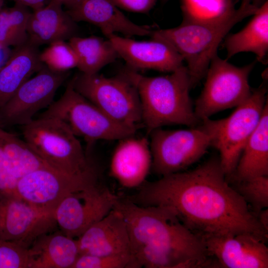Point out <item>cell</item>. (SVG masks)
<instances>
[{
    "instance_id": "1",
    "label": "cell",
    "mask_w": 268,
    "mask_h": 268,
    "mask_svg": "<svg viewBox=\"0 0 268 268\" xmlns=\"http://www.w3.org/2000/svg\"><path fill=\"white\" fill-rule=\"evenodd\" d=\"M129 199L138 205L172 211L198 235L250 233L267 242L268 232L258 215L231 187L216 156L195 169L145 181Z\"/></svg>"
},
{
    "instance_id": "2",
    "label": "cell",
    "mask_w": 268,
    "mask_h": 268,
    "mask_svg": "<svg viewBox=\"0 0 268 268\" xmlns=\"http://www.w3.org/2000/svg\"><path fill=\"white\" fill-rule=\"evenodd\" d=\"M114 208L126 223L134 268L216 266L201 238L166 208L141 206L119 196Z\"/></svg>"
},
{
    "instance_id": "3",
    "label": "cell",
    "mask_w": 268,
    "mask_h": 268,
    "mask_svg": "<svg viewBox=\"0 0 268 268\" xmlns=\"http://www.w3.org/2000/svg\"><path fill=\"white\" fill-rule=\"evenodd\" d=\"M125 69L137 88L142 126L148 133L168 125L194 127L201 122L190 96L193 85L187 67L183 65L169 74L153 77L142 75L128 67Z\"/></svg>"
},
{
    "instance_id": "4",
    "label": "cell",
    "mask_w": 268,
    "mask_h": 268,
    "mask_svg": "<svg viewBox=\"0 0 268 268\" xmlns=\"http://www.w3.org/2000/svg\"><path fill=\"white\" fill-rule=\"evenodd\" d=\"M258 8L240 4L237 12L226 21L213 24L182 22L174 28L152 31L150 36L167 43L181 56L194 87L205 77L220 43L230 30Z\"/></svg>"
},
{
    "instance_id": "5",
    "label": "cell",
    "mask_w": 268,
    "mask_h": 268,
    "mask_svg": "<svg viewBox=\"0 0 268 268\" xmlns=\"http://www.w3.org/2000/svg\"><path fill=\"white\" fill-rule=\"evenodd\" d=\"M24 140L48 165L77 175L97 167L66 123L54 117L34 119L22 126Z\"/></svg>"
},
{
    "instance_id": "6",
    "label": "cell",
    "mask_w": 268,
    "mask_h": 268,
    "mask_svg": "<svg viewBox=\"0 0 268 268\" xmlns=\"http://www.w3.org/2000/svg\"><path fill=\"white\" fill-rule=\"evenodd\" d=\"M267 91L263 85L252 90L249 97L226 118L201 121L200 127L209 136L210 146L219 152L227 180L233 174L247 141L259 123L268 102Z\"/></svg>"
},
{
    "instance_id": "7",
    "label": "cell",
    "mask_w": 268,
    "mask_h": 268,
    "mask_svg": "<svg viewBox=\"0 0 268 268\" xmlns=\"http://www.w3.org/2000/svg\"><path fill=\"white\" fill-rule=\"evenodd\" d=\"M71 81L77 92L114 120L137 129L143 126L138 92L125 68L112 77L80 72Z\"/></svg>"
},
{
    "instance_id": "8",
    "label": "cell",
    "mask_w": 268,
    "mask_h": 268,
    "mask_svg": "<svg viewBox=\"0 0 268 268\" xmlns=\"http://www.w3.org/2000/svg\"><path fill=\"white\" fill-rule=\"evenodd\" d=\"M40 117L62 120L75 135L82 137L89 144L100 140H120L134 135L138 130L111 118L77 92L71 80L62 96Z\"/></svg>"
},
{
    "instance_id": "9",
    "label": "cell",
    "mask_w": 268,
    "mask_h": 268,
    "mask_svg": "<svg viewBox=\"0 0 268 268\" xmlns=\"http://www.w3.org/2000/svg\"><path fill=\"white\" fill-rule=\"evenodd\" d=\"M254 66L251 63L241 67L234 66L216 55L205 77L203 88L194 109L201 121L225 109L237 107L250 95L249 76Z\"/></svg>"
},
{
    "instance_id": "10",
    "label": "cell",
    "mask_w": 268,
    "mask_h": 268,
    "mask_svg": "<svg viewBox=\"0 0 268 268\" xmlns=\"http://www.w3.org/2000/svg\"><path fill=\"white\" fill-rule=\"evenodd\" d=\"M151 169L160 176L181 172L199 160L210 146L200 127L176 130L156 129L150 133Z\"/></svg>"
},
{
    "instance_id": "11",
    "label": "cell",
    "mask_w": 268,
    "mask_h": 268,
    "mask_svg": "<svg viewBox=\"0 0 268 268\" xmlns=\"http://www.w3.org/2000/svg\"><path fill=\"white\" fill-rule=\"evenodd\" d=\"M99 175L97 168L83 174L72 175L47 165L19 178L16 194L33 206L54 212L68 195L99 182Z\"/></svg>"
},
{
    "instance_id": "12",
    "label": "cell",
    "mask_w": 268,
    "mask_h": 268,
    "mask_svg": "<svg viewBox=\"0 0 268 268\" xmlns=\"http://www.w3.org/2000/svg\"><path fill=\"white\" fill-rule=\"evenodd\" d=\"M118 197L100 182L74 192L56 208V223L62 233L77 238L114 208Z\"/></svg>"
},
{
    "instance_id": "13",
    "label": "cell",
    "mask_w": 268,
    "mask_h": 268,
    "mask_svg": "<svg viewBox=\"0 0 268 268\" xmlns=\"http://www.w3.org/2000/svg\"><path fill=\"white\" fill-rule=\"evenodd\" d=\"M67 76V71H55L44 65L0 109L1 125L22 126L30 123L38 112L52 104L57 90Z\"/></svg>"
},
{
    "instance_id": "14",
    "label": "cell",
    "mask_w": 268,
    "mask_h": 268,
    "mask_svg": "<svg viewBox=\"0 0 268 268\" xmlns=\"http://www.w3.org/2000/svg\"><path fill=\"white\" fill-rule=\"evenodd\" d=\"M57 224L54 212L37 208L18 196L0 191V239L29 248Z\"/></svg>"
},
{
    "instance_id": "15",
    "label": "cell",
    "mask_w": 268,
    "mask_h": 268,
    "mask_svg": "<svg viewBox=\"0 0 268 268\" xmlns=\"http://www.w3.org/2000/svg\"><path fill=\"white\" fill-rule=\"evenodd\" d=\"M208 255L218 267L267 268L266 242L250 233L199 235Z\"/></svg>"
},
{
    "instance_id": "16",
    "label": "cell",
    "mask_w": 268,
    "mask_h": 268,
    "mask_svg": "<svg viewBox=\"0 0 268 268\" xmlns=\"http://www.w3.org/2000/svg\"><path fill=\"white\" fill-rule=\"evenodd\" d=\"M127 67L171 72L183 66V59L170 45L156 39L136 41L116 34L107 37Z\"/></svg>"
},
{
    "instance_id": "17",
    "label": "cell",
    "mask_w": 268,
    "mask_h": 268,
    "mask_svg": "<svg viewBox=\"0 0 268 268\" xmlns=\"http://www.w3.org/2000/svg\"><path fill=\"white\" fill-rule=\"evenodd\" d=\"M76 239L79 255L131 256L126 223L115 208Z\"/></svg>"
},
{
    "instance_id": "18",
    "label": "cell",
    "mask_w": 268,
    "mask_h": 268,
    "mask_svg": "<svg viewBox=\"0 0 268 268\" xmlns=\"http://www.w3.org/2000/svg\"><path fill=\"white\" fill-rule=\"evenodd\" d=\"M131 135L119 140L111 157L110 174L122 187H140L152 165L149 141L144 137Z\"/></svg>"
},
{
    "instance_id": "19",
    "label": "cell",
    "mask_w": 268,
    "mask_h": 268,
    "mask_svg": "<svg viewBox=\"0 0 268 268\" xmlns=\"http://www.w3.org/2000/svg\"><path fill=\"white\" fill-rule=\"evenodd\" d=\"M67 8V12L75 22L94 24L106 37L117 33L127 37L151 36L153 31L130 20L111 0H79Z\"/></svg>"
},
{
    "instance_id": "20",
    "label": "cell",
    "mask_w": 268,
    "mask_h": 268,
    "mask_svg": "<svg viewBox=\"0 0 268 268\" xmlns=\"http://www.w3.org/2000/svg\"><path fill=\"white\" fill-rule=\"evenodd\" d=\"M63 5L50 0L31 12L27 24L28 42L39 47L77 36L75 22L63 9Z\"/></svg>"
},
{
    "instance_id": "21",
    "label": "cell",
    "mask_w": 268,
    "mask_h": 268,
    "mask_svg": "<svg viewBox=\"0 0 268 268\" xmlns=\"http://www.w3.org/2000/svg\"><path fill=\"white\" fill-rule=\"evenodd\" d=\"M40 51L29 42L15 48L5 64L0 68V109L19 88L44 66Z\"/></svg>"
},
{
    "instance_id": "22",
    "label": "cell",
    "mask_w": 268,
    "mask_h": 268,
    "mask_svg": "<svg viewBox=\"0 0 268 268\" xmlns=\"http://www.w3.org/2000/svg\"><path fill=\"white\" fill-rule=\"evenodd\" d=\"M29 268H71L79 255L76 239L63 233H48L29 248Z\"/></svg>"
},
{
    "instance_id": "23",
    "label": "cell",
    "mask_w": 268,
    "mask_h": 268,
    "mask_svg": "<svg viewBox=\"0 0 268 268\" xmlns=\"http://www.w3.org/2000/svg\"><path fill=\"white\" fill-rule=\"evenodd\" d=\"M268 176V102L257 128L247 141L229 179L236 182Z\"/></svg>"
},
{
    "instance_id": "24",
    "label": "cell",
    "mask_w": 268,
    "mask_h": 268,
    "mask_svg": "<svg viewBox=\"0 0 268 268\" xmlns=\"http://www.w3.org/2000/svg\"><path fill=\"white\" fill-rule=\"evenodd\" d=\"M253 15L244 28L226 38L227 60L241 52H252L259 62L265 60L268 51V0Z\"/></svg>"
},
{
    "instance_id": "25",
    "label": "cell",
    "mask_w": 268,
    "mask_h": 268,
    "mask_svg": "<svg viewBox=\"0 0 268 268\" xmlns=\"http://www.w3.org/2000/svg\"><path fill=\"white\" fill-rule=\"evenodd\" d=\"M77 58L80 72L94 74L120 56L111 42L97 36H74L68 40Z\"/></svg>"
},
{
    "instance_id": "26",
    "label": "cell",
    "mask_w": 268,
    "mask_h": 268,
    "mask_svg": "<svg viewBox=\"0 0 268 268\" xmlns=\"http://www.w3.org/2000/svg\"><path fill=\"white\" fill-rule=\"evenodd\" d=\"M184 22L213 24L226 21L238 11L234 0H180Z\"/></svg>"
},
{
    "instance_id": "27",
    "label": "cell",
    "mask_w": 268,
    "mask_h": 268,
    "mask_svg": "<svg viewBox=\"0 0 268 268\" xmlns=\"http://www.w3.org/2000/svg\"><path fill=\"white\" fill-rule=\"evenodd\" d=\"M28 7L15 3L0 11V47L20 46L28 42Z\"/></svg>"
},
{
    "instance_id": "28",
    "label": "cell",
    "mask_w": 268,
    "mask_h": 268,
    "mask_svg": "<svg viewBox=\"0 0 268 268\" xmlns=\"http://www.w3.org/2000/svg\"><path fill=\"white\" fill-rule=\"evenodd\" d=\"M41 62L50 69L67 72L77 67V58L68 42L64 40L54 42L40 53Z\"/></svg>"
},
{
    "instance_id": "29",
    "label": "cell",
    "mask_w": 268,
    "mask_h": 268,
    "mask_svg": "<svg viewBox=\"0 0 268 268\" xmlns=\"http://www.w3.org/2000/svg\"><path fill=\"white\" fill-rule=\"evenodd\" d=\"M234 190L250 204L253 211L258 215L268 206V176L252 178L237 182Z\"/></svg>"
},
{
    "instance_id": "30",
    "label": "cell",
    "mask_w": 268,
    "mask_h": 268,
    "mask_svg": "<svg viewBox=\"0 0 268 268\" xmlns=\"http://www.w3.org/2000/svg\"><path fill=\"white\" fill-rule=\"evenodd\" d=\"M29 248L14 241L0 239V268H29Z\"/></svg>"
},
{
    "instance_id": "31",
    "label": "cell",
    "mask_w": 268,
    "mask_h": 268,
    "mask_svg": "<svg viewBox=\"0 0 268 268\" xmlns=\"http://www.w3.org/2000/svg\"><path fill=\"white\" fill-rule=\"evenodd\" d=\"M71 268H133L131 256L79 255Z\"/></svg>"
},
{
    "instance_id": "32",
    "label": "cell",
    "mask_w": 268,
    "mask_h": 268,
    "mask_svg": "<svg viewBox=\"0 0 268 268\" xmlns=\"http://www.w3.org/2000/svg\"><path fill=\"white\" fill-rule=\"evenodd\" d=\"M115 4L125 10L141 13L148 12L157 0H111Z\"/></svg>"
},
{
    "instance_id": "33",
    "label": "cell",
    "mask_w": 268,
    "mask_h": 268,
    "mask_svg": "<svg viewBox=\"0 0 268 268\" xmlns=\"http://www.w3.org/2000/svg\"><path fill=\"white\" fill-rule=\"evenodd\" d=\"M0 122V183L10 173L12 174L10 164L3 151L4 141L9 132L4 130Z\"/></svg>"
},
{
    "instance_id": "34",
    "label": "cell",
    "mask_w": 268,
    "mask_h": 268,
    "mask_svg": "<svg viewBox=\"0 0 268 268\" xmlns=\"http://www.w3.org/2000/svg\"><path fill=\"white\" fill-rule=\"evenodd\" d=\"M15 3L22 4L27 7L35 10L41 7L46 4L47 0H13Z\"/></svg>"
},
{
    "instance_id": "35",
    "label": "cell",
    "mask_w": 268,
    "mask_h": 268,
    "mask_svg": "<svg viewBox=\"0 0 268 268\" xmlns=\"http://www.w3.org/2000/svg\"><path fill=\"white\" fill-rule=\"evenodd\" d=\"M258 218L260 224L268 231V209L262 210L258 214Z\"/></svg>"
},
{
    "instance_id": "36",
    "label": "cell",
    "mask_w": 268,
    "mask_h": 268,
    "mask_svg": "<svg viewBox=\"0 0 268 268\" xmlns=\"http://www.w3.org/2000/svg\"><path fill=\"white\" fill-rule=\"evenodd\" d=\"M266 0H241L240 4L260 7Z\"/></svg>"
},
{
    "instance_id": "37",
    "label": "cell",
    "mask_w": 268,
    "mask_h": 268,
    "mask_svg": "<svg viewBox=\"0 0 268 268\" xmlns=\"http://www.w3.org/2000/svg\"><path fill=\"white\" fill-rule=\"evenodd\" d=\"M56 1L61 4L65 5L67 7L74 4L75 3L79 1V0H53Z\"/></svg>"
},
{
    "instance_id": "38",
    "label": "cell",
    "mask_w": 268,
    "mask_h": 268,
    "mask_svg": "<svg viewBox=\"0 0 268 268\" xmlns=\"http://www.w3.org/2000/svg\"><path fill=\"white\" fill-rule=\"evenodd\" d=\"M3 0H0V11L2 9Z\"/></svg>"
}]
</instances>
